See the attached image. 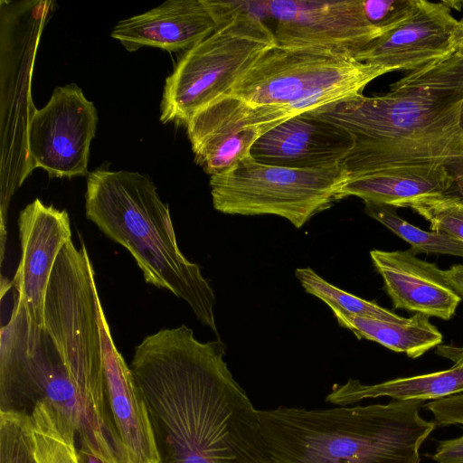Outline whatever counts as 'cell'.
I'll return each mask as SVG.
<instances>
[{"label": "cell", "instance_id": "obj_10", "mask_svg": "<svg viewBox=\"0 0 463 463\" xmlns=\"http://www.w3.org/2000/svg\"><path fill=\"white\" fill-rule=\"evenodd\" d=\"M98 122L97 109L74 83L56 87L47 104L34 109L27 131L33 167L50 177L89 175L90 146Z\"/></svg>", "mask_w": 463, "mask_h": 463}, {"label": "cell", "instance_id": "obj_2", "mask_svg": "<svg viewBox=\"0 0 463 463\" xmlns=\"http://www.w3.org/2000/svg\"><path fill=\"white\" fill-rule=\"evenodd\" d=\"M463 44L411 71L383 95L357 96L311 113L346 130L354 146L341 166L348 179L396 166L463 165L459 127Z\"/></svg>", "mask_w": 463, "mask_h": 463}, {"label": "cell", "instance_id": "obj_12", "mask_svg": "<svg viewBox=\"0 0 463 463\" xmlns=\"http://www.w3.org/2000/svg\"><path fill=\"white\" fill-rule=\"evenodd\" d=\"M21 258L12 281L17 292L15 304L24 309L33 325L44 326V304L56 259L71 241L70 217L66 210L33 200L19 213Z\"/></svg>", "mask_w": 463, "mask_h": 463}, {"label": "cell", "instance_id": "obj_28", "mask_svg": "<svg viewBox=\"0 0 463 463\" xmlns=\"http://www.w3.org/2000/svg\"><path fill=\"white\" fill-rule=\"evenodd\" d=\"M445 279L456 293L463 298V264L455 265L443 270Z\"/></svg>", "mask_w": 463, "mask_h": 463}, {"label": "cell", "instance_id": "obj_14", "mask_svg": "<svg viewBox=\"0 0 463 463\" xmlns=\"http://www.w3.org/2000/svg\"><path fill=\"white\" fill-rule=\"evenodd\" d=\"M232 8L227 1L169 0L119 21L110 35L128 52L144 46L186 51L213 33Z\"/></svg>", "mask_w": 463, "mask_h": 463}, {"label": "cell", "instance_id": "obj_24", "mask_svg": "<svg viewBox=\"0 0 463 463\" xmlns=\"http://www.w3.org/2000/svg\"><path fill=\"white\" fill-rule=\"evenodd\" d=\"M0 463H37L31 413L0 410Z\"/></svg>", "mask_w": 463, "mask_h": 463}, {"label": "cell", "instance_id": "obj_15", "mask_svg": "<svg viewBox=\"0 0 463 463\" xmlns=\"http://www.w3.org/2000/svg\"><path fill=\"white\" fill-rule=\"evenodd\" d=\"M354 146L344 128L311 112L291 117L263 134L250 156L270 165L298 169L340 166Z\"/></svg>", "mask_w": 463, "mask_h": 463}, {"label": "cell", "instance_id": "obj_32", "mask_svg": "<svg viewBox=\"0 0 463 463\" xmlns=\"http://www.w3.org/2000/svg\"><path fill=\"white\" fill-rule=\"evenodd\" d=\"M459 127H460V129H461V133L463 135V103H462L461 110H460Z\"/></svg>", "mask_w": 463, "mask_h": 463}, {"label": "cell", "instance_id": "obj_7", "mask_svg": "<svg viewBox=\"0 0 463 463\" xmlns=\"http://www.w3.org/2000/svg\"><path fill=\"white\" fill-rule=\"evenodd\" d=\"M387 72L352 56L277 44L229 94L251 105L280 108L295 117L361 96L372 80Z\"/></svg>", "mask_w": 463, "mask_h": 463}, {"label": "cell", "instance_id": "obj_23", "mask_svg": "<svg viewBox=\"0 0 463 463\" xmlns=\"http://www.w3.org/2000/svg\"><path fill=\"white\" fill-rule=\"evenodd\" d=\"M295 275L307 293L318 298L330 308L334 307L351 315L386 321L402 322L406 320L373 301L365 300L336 288L309 267L296 269Z\"/></svg>", "mask_w": 463, "mask_h": 463}, {"label": "cell", "instance_id": "obj_11", "mask_svg": "<svg viewBox=\"0 0 463 463\" xmlns=\"http://www.w3.org/2000/svg\"><path fill=\"white\" fill-rule=\"evenodd\" d=\"M291 117L278 107L222 96L197 111L185 125L194 161L210 176L219 175L248 156L263 134Z\"/></svg>", "mask_w": 463, "mask_h": 463}, {"label": "cell", "instance_id": "obj_29", "mask_svg": "<svg viewBox=\"0 0 463 463\" xmlns=\"http://www.w3.org/2000/svg\"><path fill=\"white\" fill-rule=\"evenodd\" d=\"M455 177V184L449 194L463 199V165L452 172Z\"/></svg>", "mask_w": 463, "mask_h": 463}, {"label": "cell", "instance_id": "obj_30", "mask_svg": "<svg viewBox=\"0 0 463 463\" xmlns=\"http://www.w3.org/2000/svg\"><path fill=\"white\" fill-rule=\"evenodd\" d=\"M80 459L81 463H106L103 460L93 456L90 452L79 449Z\"/></svg>", "mask_w": 463, "mask_h": 463}, {"label": "cell", "instance_id": "obj_26", "mask_svg": "<svg viewBox=\"0 0 463 463\" xmlns=\"http://www.w3.org/2000/svg\"><path fill=\"white\" fill-rule=\"evenodd\" d=\"M439 426L463 425V393L451 395L424 404Z\"/></svg>", "mask_w": 463, "mask_h": 463}, {"label": "cell", "instance_id": "obj_20", "mask_svg": "<svg viewBox=\"0 0 463 463\" xmlns=\"http://www.w3.org/2000/svg\"><path fill=\"white\" fill-rule=\"evenodd\" d=\"M338 324L359 339L376 342L388 349L418 358L442 342V334L429 317L416 313L402 322L351 315L331 308Z\"/></svg>", "mask_w": 463, "mask_h": 463}, {"label": "cell", "instance_id": "obj_27", "mask_svg": "<svg viewBox=\"0 0 463 463\" xmlns=\"http://www.w3.org/2000/svg\"><path fill=\"white\" fill-rule=\"evenodd\" d=\"M431 458L437 463H463V435L440 441Z\"/></svg>", "mask_w": 463, "mask_h": 463}, {"label": "cell", "instance_id": "obj_19", "mask_svg": "<svg viewBox=\"0 0 463 463\" xmlns=\"http://www.w3.org/2000/svg\"><path fill=\"white\" fill-rule=\"evenodd\" d=\"M451 358L455 364L449 369L388 380L374 384H364L349 379L343 384H335L326 402L336 405H352L362 400L390 397L396 401L439 400L463 393V350Z\"/></svg>", "mask_w": 463, "mask_h": 463}, {"label": "cell", "instance_id": "obj_9", "mask_svg": "<svg viewBox=\"0 0 463 463\" xmlns=\"http://www.w3.org/2000/svg\"><path fill=\"white\" fill-rule=\"evenodd\" d=\"M276 21L278 45L354 56L383 33L367 17L363 0L256 1Z\"/></svg>", "mask_w": 463, "mask_h": 463}, {"label": "cell", "instance_id": "obj_17", "mask_svg": "<svg viewBox=\"0 0 463 463\" xmlns=\"http://www.w3.org/2000/svg\"><path fill=\"white\" fill-rule=\"evenodd\" d=\"M394 308L449 320L461 298L447 282L443 270L411 250L370 251Z\"/></svg>", "mask_w": 463, "mask_h": 463}, {"label": "cell", "instance_id": "obj_31", "mask_svg": "<svg viewBox=\"0 0 463 463\" xmlns=\"http://www.w3.org/2000/svg\"><path fill=\"white\" fill-rule=\"evenodd\" d=\"M458 41L463 44V18L458 20Z\"/></svg>", "mask_w": 463, "mask_h": 463}, {"label": "cell", "instance_id": "obj_5", "mask_svg": "<svg viewBox=\"0 0 463 463\" xmlns=\"http://www.w3.org/2000/svg\"><path fill=\"white\" fill-rule=\"evenodd\" d=\"M0 337V410L30 413L44 400L75 428L79 449L106 463H123L92 421L47 328L30 323L14 304Z\"/></svg>", "mask_w": 463, "mask_h": 463}, {"label": "cell", "instance_id": "obj_25", "mask_svg": "<svg viewBox=\"0 0 463 463\" xmlns=\"http://www.w3.org/2000/svg\"><path fill=\"white\" fill-rule=\"evenodd\" d=\"M409 207L430 222L432 232L463 241V199L443 194L416 201Z\"/></svg>", "mask_w": 463, "mask_h": 463}, {"label": "cell", "instance_id": "obj_22", "mask_svg": "<svg viewBox=\"0 0 463 463\" xmlns=\"http://www.w3.org/2000/svg\"><path fill=\"white\" fill-rule=\"evenodd\" d=\"M364 205L365 213L408 242L413 254L438 253L463 258L462 241L447 234L423 231L398 216L394 207L373 203H364Z\"/></svg>", "mask_w": 463, "mask_h": 463}, {"label": "cell", "instance_id": "obj_4", "mask_svg": "<svg viewBox=\"0 0 463 463\" xmlns=\"http://www.w3.org/2000/svg\"><path fill=\"white\" fill-rule=\"evenodd\" d=\"M85 213L132 255L146 283L184 300L218 336L213 289L200 267L182 253L168 204L147 175L103 168L89 173Z\"/></svg>", "mask_w": 463, "mask_h": 463}, {"label": "cell", "instance_id": "obj_18", "mask_svg": "<svg viewBox=\"0 0 463 463\" xmlns=\"http://www.w3.org/2000/svg\"><path fill=\"white\" fill-rule=\"evenodd\" d=\"M454 184L453 174L444 165L396 166L348 179L340 196H356L364 203L394 208L409 207L424 198L449 194Z\"/></svg>", "mask_w": 463, "mask_h": 463}, {"label": "cell", "instance_id": "obj_16", "mask_svg": "<svg viewBox=\"0 0 463 463\" xmlns=\"http://www.w3.org/2000/svg\"><path fill=\"white\" fill-rule=\"evenodd\" d=\"M99 323L103 346L106 392L121 441L125 463H159L146 405L130 367L114 344L101 301Z\"/></svg>", "mask_w": 463, "mask_h": 463}, {"label": "cell", "instance_id": "obj_6", "mask_svg": "<svg viewBox=\"0 0 463 463\" xmlns=\"http://www.w3.org/2000/svg\"><path fill=\"white\" fill-rule=\"evenodd\" d=\"M232 2V11L217 29L186 50L165 79L160 106L163 123L185 126L197 111L229 94L278 44L252 2Z\"/></svg>", "mask_w": 463, "mask_h": 463}, {"label": "cell", "instance_id": "obj_13", "mask_svg": "<svg viewBox=\"0 0 463 463\" xmlns=\"http://www.w3.org/2000/svg\"><path fill=\"white\" fill-rule=\"evenodd\" d=\"M458 27V20L444 1L418 0L407 20L368 43L354 59L388 72L413 71L456 51Z\"/></svg>", "mask_w": 463, "mask_h": 463}, {"label": "cell", "instance_id": "obj_1", "mask_svg": "<svg viewBox=\"0 0 463 463\" xmlns=\"http://www.w3.org/2000/svg\"><path fill=\"white\" fill-rule=\"evenodd\" d=\"M226 345L185 325L147 335L130 369L150 417L159 463H273L259 410L233 378Z\"/></svg>", "mask_w": 463, "mask_h": 463}, {"label": "cell", "instance_id": "obj_3", "mask_svg": "<svg viewBox=\"0 0 463 463\" xmlns=\"http://www.w3.org/2000/svg\"><path fill=\"white\" fill-rule=\"evenodd\" d=\"M424 401L307 410H259L273 463H420L437 426L420 414Z\"/></svg>", "mask_w": 463, "mask_h": 463}, {"label": "cell", "instance_id": "obj_8", "mask_svg": "<svg viewBox=\"0 0 463 463\" xmlns=\"http://www.w3.org/2000/svg\"><path fill=\"white\" fill-rule=\"evenodd\" d=\"M343 167L298 169L260 163L250 155L210 176L213 208L232 215H277L294 227L341 199Z\"/></svg>", "mask_w": 463, "mask_h": 463}, {"label": "cell", "instance_id": "obj_21", "mask_svg": "<svg viewBox=\"0 0 463 463\" xmlns=\"http://www.w3.org/2000/svg\"><path fill=\"white\" fill-rule=\"evenodd\" d=\"M37 463H81L76 447V430L46 401L32 412Z\"/></svg>", "mask_w": 463, "mask_h": 463}]
</instances>
